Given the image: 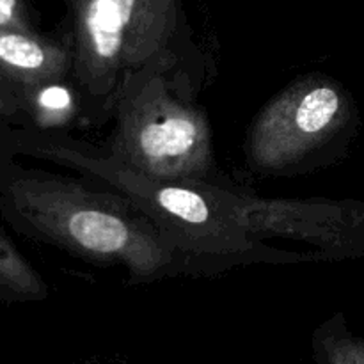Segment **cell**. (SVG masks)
<instances>
[{"instance_id":"7","label":"cell","mask_w":364,"mask_h":364,"mask_svg":"<svg viewBox=\"0 0 364 364\" xmlns=\"http://www.w3.org/2000/svg\"><path fill=\"white\" fill-rule=\"evenodd\" d=\"M16 96L21 103V112L27 114L41 130L68 127L77 117V95L63 80L16 89Z\"/></svg>"},{"instance_id":"2","label":"cell","mask_w":364,"mask_h":364,"mask_svg":"<svg viewBox=\"0 0 364 364\" xmlns=\"http://www.w3.org/2000/svg\"><path fill=\"white\" fill-rule=\"evenodd\" d=\"M2 205L38 237L82 258L123 265L141 279L166 272L174 262L176 247L123 194L64 178L23 176L7 185Z\"/></svg>"},{"instance_id":"4","label":"cell","mask_w":364,"mask_h":364,"mask_svg":"<svg viewBox=\"0 0 364 364\" xmlns=\"http://www.w3.org/2000/svg\"><path fill=\"white\" fill-rule=\"evenodd\" d=\"M176 0H77L73 71L92 98L139 70L169 43Z\"/></svg>"},{"instance_id":"6","label":"cell","mask_w":364,"mask_h":364,"mask_svg":"<svg viewBox=\"0 0 364 364\" xmlns=\"http://www.w3.org/2000/svg\"><path fill=\"white\" fill-rule=\"evenodd\" d=\"M73 68V53L32 31L0 28V80L14 91L63 80Z\"/></svg>"},{"instance_id":"5","label":"cell","mask_w":364,"mask_h":364,"mask_svg":"<svg viewBox=\"0 0 364 364\" xmlns=\"http://www.w3.org/2000/svg\"><path fill=\"white\" fill-rule=\"evenodd\" d=\"M355 117L350 95L329 77L299 78L274 96L252 121L247 159L265 173H281L320 149Z\"/></svg>"},{"instance_id":"1","label":"cell","mask_w":364,"mask_h":364,"mask_svg":"<svg viewBox=\"0 0 364 364\" xmlns=\"http://www.w3.org/2000/svg\"><path fill=\"white\" fill-rule=\"evenodd\" d=\"M39 153L117 188L176 251L235 256L255 251L258 240L281 238L309 244L326 259L364 256V201L256 198L205 181L149 180L114 156H95L70 146L46 144Z\"/></svg>"},{"instance_id":"10","label":"cell","mask_w":364,"mask_h":364,"mask_svg":"<svg viewBox=\"0 0 364 364\" xmlns=\"http://www.w3.org/2000/svg\"><path fill=\"white\" fill-rule=\"evenodd\" d=\"M0 28L31 31L20 0H0Z\"/></svg>"},{"instance_id":"8","label":"cell","mask_w":364,"mask_h":364,"mask_svg":"<svg viewBox=\"0 0 364 364\" xmlns=\"http://www.w3.org/2000/svg\"><path fill=\"white\" fill-rule=\"evenodd\" d=\"M45 297V281L0 231V301H39Z\"/></svg>"},{"instance_id":"9","label":"cell","mask_w":364,"mask_h":364,"mask_svg":"<svg viewBox=\"0 0 364 364\" xmlns=\"http://www.w3.org/2000/svg\"><path fill=\"white\" fill-rule=\"evenodd\" d=\"M320 364H364V340L354 336L336 315L315 338Z\"/></svg>"},{"instance_id":"3","label":"cell","mask_w":364,"mask_h":364,"mask_svg":"<svg viewBox=\"0 0 364 364\" xmlns=\"http://www.w3.org/2000/svg\"><path fill=\"white\" fill-rule=\"evenodd\" d=\"M112 156L149 180L203 181L213 164L212 128L201 109L153 78L119 103Z\"/></svg>"},{"instance_id":"11","label":"cell","mask_w":364,"mask_h":364,"mask_svg":"<svg viewBox=\"0 0 364 364\" xmlns=\"http://www.w3.org/2000/svg\"><path fill=\"white\" fill-rule=\"evenodd\" d=\"M21 114V103L18 100L16 91L13 87L0 80V116L14 117Z\"/></svg>"}]
</instances>
